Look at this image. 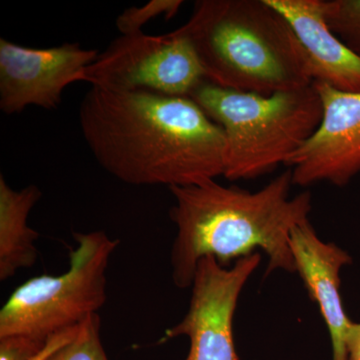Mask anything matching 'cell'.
<instances>
[{"instance_id":"6da1fadb","label":"cell","mask_w":360,"mask_h":360,"mask_svg":"<svg viewBox=\"0 0 360 360\" xmlns=\"http://www.w3.org/2000/svg\"><path fill=\"white\" fill-rule=\"evenodd\" d=\"M79 127L98 165L130 186L170 188L224 176V130L189 97L92 86Z\"/></svg>"},{"instance_id":"7a4b0ae2","label":"cell","mask_w":360,"mask_h":360,"mask_svg":"<svg viewBox=\"0 0 360 360\" xmlns=\"http://www.w3.org/2000/svg\"><path fill=\"white\" fill-rule=\"evenodd\" d=\"M291 170L259 191L224 186L208 180L170 187L174 205L169 210L176 226L170 251L172 278L180 290L191 288L198 262L214 257L222 266L262 250L269 258L266 274L296 272L290 246L291 231L309 220V191L290 196Z\"/></svg>"},{"instance_id":"3957f363","label":"cell","mask_w":360,"mask_h":360,"mask_svg":"<svg viewBox=\"0 0 360 360\" xmlns=\"http://www.w3.org/2000/svg\"><path fill=\"white\" fill-rule=\"evenodd\" d=\"M177 30L222 89L270 96L314 84L295 33L266 0H198Z\"/></svg>"},{"instance_id":"277c9868","label":"cell","mask_w":360,"mask_h":360,"mask_svg":"<svg viewBox=\"0 0 360 360\" xmlns=\"http://www.w3.org/2000/svg\"><path fill=\"white\" fill-rule=\"evenodd\" d=\"M188 97L224 130V176L231 181L257 179L285 165L322 117L314 84L262 96L205 79Z\"/></svg>"},{"instance_id":"5b68a950","label":"cell","mask_w":360,"mask_h":360,"mask_svg":"<svg viewBox=\"0 0 360 360\" xmlns=\"http://www.w3.org/2000/svg\"><path fill=\"white\" fill-rule=\"evenodd\" d=\"M77 246L59 276H34L0 310V338L22 335L46 342L98 314L106 302V271L120 240L103 231L75 233Z\"/></svg>"},{"instance_id":"8992f818","label":"cell","mask_w":360,"mask_h":360,"mask_svg":"<svg viewBox=\"0 0 360 360\" xmlns=\"http://www.w3.org/2000/svg\"><path fill=\"white\" fill-rule=\"evenodd\" d=\"M84 82L110 91L188 97L205 80L193 45L179 30L122 35L85 68Z\"/></svg>"},{"instance_id":"52a82bcc","label":"cell","mask_w":360,"mask_h":360,"mask_svg":"<svg viewBox=\"0 0 360 360\" xmlns=\"http://www.w3.org/2000/svg\"><path fill=\"white\" fill-rule=\"evenodd\" d=\"M253 253L222 266L214 257L198 262L191 284L188 310L184 319L168 328L163 340L186 336V360H239L233 340V317L239 296L260 264Z\"/></svg>"},{"instance_id":"ba28073f","label":"cell","mask_w":360,"mask_h":360,"mask_svg":"<svg viewBox=\"0 0 360 360\" xmlns=\"http://www.w3.org/2000/svg\"><path fill=\"white\" fill-rule=\"evenodd\" d=\"M98 54L78 44L32 49L0 39V110L11 115L27 106L56 110L68 85L84 82L85 68Z\"/></svg>"},{"instance_id":"9c48e42d","label":"cell","mask_w":360,"mask_h":360,"mask_svg":"<svg viewBox=\"0 0 360 360\" xmlns=\"http://www.w3.org/2000/svg\"><path fill=\"white\" fill-rule=\"evenodd\" d=\"M314 85L321 99V123L285 165L293 186H345L360 174V92Z\"/></svg>"},{"instance_id":"30bf717a","label":"cell","mask_w":360,"mask_h":360,"mask_svg":"<svg viewBox=\"0 0 360 360\" xmlns=\"http://www.w3.org/2000/svg\"><path fill=\"white\" fill-rule=\"evenodd\" d=\"M290 246L296 272L328 326L331 360H347L345 338L354 321L348 317L341 297L340 272L352 264V257L335 243L322 240L309 219L291 231Z\"/></svg>"},{"instance_id":"8fae6325","label":"cell","mask_w":360,"mask_h":360,"mask_svg":"<svg viewBox=\"0 0 360 360\" xmlns=\"http://www.w3.org/2000/svg\"><path fill=\"white\" fill-rule=\"evenodd\" d=\"M290 23L309 61L312 82L360 92V58L331 32L322 0H266Z\"/></svg>"},{"instance_id":"7c38bea8","label":"cell","mask_w":360,"mask_h":360,"mask_svg":"<svg viewBox=\"0 0 360 360\" xmlns=\"http://www.w3.org/2000/svg\"><path fill=\"white\" fill-rule=\"evenodd\" d=\"M37 186L11 188L0 174V281H6L20 270L30 269L39 259L35 243L39 232L28 225L32 208L41 198Z\"/></svg>"},{"instance_id":"4fadbf2b","label":"cell","mask_w":360,"mask_h":360,"mask_svg":"<svg viewBox=\"0 0 360 360\" xmlns=\"http://www.w3.org/2000/svg\"><path fill=\"white\" fill-rule=\"evenodd\" d=\"M326 25L360 58V0H322Z\"/></svg>"},{"instance_id":"5bb4252c","label":"cell","mask_w":360,"mask_h":360,"mask_svg":"<svg viewBox=\"0 0 360 360\" xmlns=\"http://www.w3.org/2000/svg\"><path fill=\"white\" fill-rule=\"evenodd\" d=\"M46 360H108L101 340V319L91 315L78 326L77 335Z\"/></svg>"},{"instance_id":"9a60e30c","label":"cell","mask_w":360,"mask_h":360,"mask_svg":"<svg viewBox=\"0 0 360 360\" xmlns=\"http://www.w3.org/2000/svg\"><path fill=\"white\" fill-rule=\"evenodd\" d=\"M182 4V0H151L144 6L130 7L118 16L116 27L122 35L141 33V28L158 16L174 18Z\"/></svg>"},{"instance_id":"2e32d148","label":"cell","mask_w":360,"mask_h":360,"mask_svg":"<svg viewBox=\"0 0 360 360\" xmlns=\"http://www.w3.org/2000/svg\"><path fill=\"white\" fill-rule=\"evenodd\" d=\"M47 341L22 335L0 338V360H32L44 349Z\"/></svg>"},{"instance_id":"e0dca14e","label":"cell","mask_w":360,"mask_h":360,"mask_svg":"<svg viewBox=\"0 0 360 360\" xmlns=\"http://www.w3.org/2000/svg\"><path fill=\"white\" fill-rule=\"evenodd\" d=\"M73 328L68 329V330L59 333L58 335L51 336L49 340L47 341V345H45L44 349L39 352L37 356L32 360H46L53 352H56L58 348L63 347L66 343L70 342L75 335H77V328Z\"/></svg>"},{"instance_id":"ac0fdd59","label":"cell","mask_w":360,"mask_h":360,"mask_svg":"<svg viewBox=\"0 0 360 360\" xmlns=\"http://www.w3.org/2000/svg\"><path fill=\"white\" fill-rule=\"evenodd\" d=\"M347 360H360V322H352L345 338Z\"/></svg>"}]
</instances>
